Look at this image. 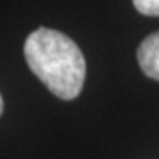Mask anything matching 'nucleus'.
Segmentation results:
<instances>
[{
	"instance_id": "4",
	"label": "nucleus",
	"mask_w": 159,
	"mask_h": 159,
	"mask_svg": "<svg viewBox=\"0 0 159 159\" xmlns=\"http://www.w3.org/2000/svg\"><path fill=\"white\" fill-rule=\"evenodd\" d=\"M3 112V99H2V94H0V115Z\"/></svg>"
},
{
	"instance_id": "1",
	"label": "nucleus",
	"mask_w": 159,
	"mask_h": 159,
	"mask_svg": "<svg viewBox=\"0 0 159 159\" xmlns=\"http://www.w3.org/2000/svg\"><path fill=\"white\" fill-rule=\"evenodd\" d=\"M28 67L57 98L71 101L83 89L86 62L80 47L67 34L39 28L26 38Z\"/></svg>"
},
{
	"instance_id": "3",
	"label": "nucleus",
	"mask_w": 159,
	"mask_h": 159,
	"mask_svg": "<svg viewBox=\"0 0 159 159\" xmlns=\"http://www.w3.org/2000/svg\"><path fill=\"white\" fill-rule=\"evenodd\" d=\"M133 5L141 15L159 16V0H133Z\"/></svg>"
},
{
	"instance_id": "2",
	"label": "nucleus",
	"mask_w": 159,
	"mask_h": 159,
	"mask_svg": "<svg viewBox=\"0 0 159 159\" xmlns=\"http://www.w3.org/2000/svg\"><path fill=\"white\" fill-rule=\"evenodd\" d=\"M136 59L143 73L159 81V31L143 39L136 50Z\"/></svg>"
}]
</instances>
